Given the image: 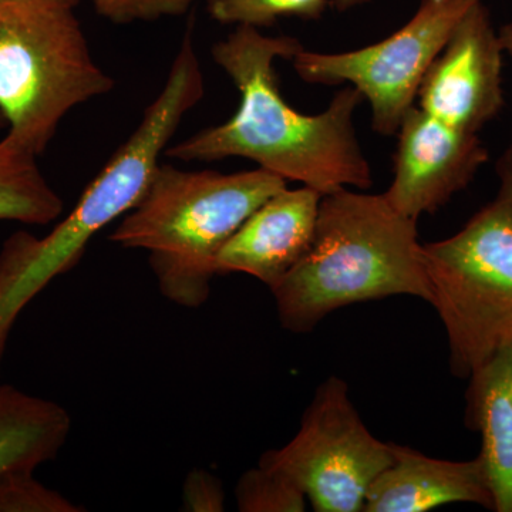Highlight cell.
<instances>
[{
    "label": "cell",
    "mask_w": 512,
    "mask_h": 512,
    "mask_svg": "<svg viewBox=\"0 0 512 512\" xmlns=\"http://www.w3.org/2000/svg\"><path fill=\"white\" fill-rule=\"evenodd\" d=\"M302 49L296 37L266 36L251 26H237L211 50L241 96L237 113L167 147L165 156L188 163L248 158L322 195L369 188L372 168L355 128L356 110L363 101L359 90L346 86L322 113L312 116L299 113L282 97L276 60H291Z\"/></svg>",
    "instance_id": "1"
},
{
    "label": "cell",
    "mask_w": 512,
    "mask_h": 512,
    "mask_svg": "<svg viewBox=\"0 0 512 512\" xmlns=\"http://www.w3.org/2000/svg\"><path fill=\"white\" fill-rule=\"evenodd\" d=\"M204 92L190 28L163 90L134 133L87 185L76 207L46 237L19 231L0 249V352H5L13 323L37 293L79 264L96 234L141 201L160 167L161 154Z\"/></svg>",
    "instance_id": "2"
},
{
    "label": "cell",
    "mask_w": 512,
    "mask_h": 512,
    "mask_svg": "<svg viewBox=\"0 0 512 512\" xmlns=\"http://www.w3.org/2000/svg\"><path fill=\"white\" fill-rule=\"evenodd\" d=\"M271 292L282 326L296 333L355 303L394 295L431 303L417 221L383 194L342 188L323 195L311 248Z\"/></svg>",
    "instance_id": "3"
},
{
    "label": "cell",
    "mask_w": 512,
    "mask_h": 512,
    "mask_svg": "<svg viewBox=\"0 0 512 512\" xmlns=\"http://www.w3.org/2000/svg\"><path fill=\"white\" fill-rule=\"evenodd\" d=\"M288 181L256 168L224 174L160 164L136 207L121 218L110 241L144 249L161 295L184 308L208 301L225 242Z\"/></svg>",
    "instance_id": "4"
},
{
    "label": "cell",
    "mask_w": 512,
    "mask_h": 512,
    "mask_svg": "<svg viewBox=\"0 0 512 512\" xmlns=\"http://www.w3.org/2000/svg\"><path fill=\"white\" fill-rule=\"evenodd\" d=\"M80 0H0V110L6 136L36 157L74 107L104 96L114 80L94 62Z\"/></svg>",
    "instance_id": "5"
},
{
    "label": "cell",
    "mask_w": 512,
    "mask_h": 512,
    "mask_svg": "<svg viewBox=\"0 0 512 512\" xmlns=\"http://www.w3.org/2000/svg\"><path fill=\"white\" fill-rule=\"evenodd\" d=\"M431 305L450 345L451 369L471 376L512 345V188L466 227L443 241L423 244Z\"/></svg>",
    "instance_id": "6"
},
{
    "label": "cell",
    "mask_w": 512,
    "mask_h": 512,
    "mask_svg": "<svg viewBox=\"0 0 512 512\" xmlns=\"http://www.w3.org/2000/svg\"><path fill=\"white\" fill-rule=\"evenodd\" d=\"M478 0H421L413 18L375 45L342 53L306 50L292 57L296 74L309 84H349L372 110V127L393 136L410 109L431 64Z\"/></svg>",
    "instance_id": "7"
},
{
    "label": "cell",
    "mask_w": 512,
    "mask_h": 512,
    "mask_svg": "<svg viewBox=\"0 0 512 512\" xmlns=\"http://www.w3.org/2000/svg\"><path fill=\"white\" fill-rule=\"evenodd\" d=\"M393 460V444L367 430L346 383L330 377L303 414L298 434L262 454L259 466L298 485L315 511L363 512L370 485Z\"/></svg>",
    "instance_id": "8"
},
{
    "label": "cell",
    "mask_w": 512,
    "mask_h": 512,
    "mask_svg": "<svg viewBox=\"0 0 512 512\" xmlns=\"http://www.w3.org/2000/svg\"><path fill=\"white\" fill-rule=\"evenodd\" d=\"M504 55L490 12L478 0L424 76L417 106L447 126L478 134L505 106Z\"/></svg>",
    "instance_id": "9"
},
{
    "label": "cell",
    "mask_w": 512,
    "mask_h": 512,
    "mask_svg": "<svg viewBox=\"0 0 512 512\" xmlns=\"http://www.w3.org/2000/svg\"><path fill=\"white\" fill-rule=\"evenodd\" d=\"M396 134L394 177L383 195L394 210L412 220L443 207L488 161L478 134L447 126L417 104Z\"/></svg>",
    "instance_id": "10"
},
{
    "label": "cell",
    "mask_w": 512,
    "mask_h": 512,
    "mask_svg": "<svg viewBox=\"0 0 512 512\" xmlns=\"http://www.w3.org/2000/svg\"><path fill=\"white\" fill-rule=\"evenodd\" d=\"M322 197L305 185L276 192L220 249L218 274L242 272L274 288L311 248Z\"/></svg>",
    "instance_id": "11"
},
{
    "label": "cell",
    "mask_w": 512,
    "mask_h": 512,
    "mask_svg": "<svg viewBox=\"0 0 512 512\" xmlns=\"http://www.w3.org/2000/svg\"><path fill=\"white\" fill-rule=\"evenodd\" d=\"M394 460L367 491L363 512H426L473 503L493 508L483 461H448L393 444Z\"/></svg>",
    "instance_id": "12"
},
{
    "label": "cell",
    "mask_w": 512,
    "mask_h": 512,
    "mask_svg": "<svg viewBox=\"0 0 512 512\" xmlns=\"http://www.w3.org/2000/svg\"><path fill=\"white\" fill-rule=\"evenodd\" d=\"M512 345L471 375V416L483 434L485 477L493 510L512 512Z\"/></svg>",
    "instance_id": "13"
},
{
    "label": "cell",
    "mask_w": 512,
    "mask_h": 512,
    "mask_svg": "<svg viewBox=\"0 0 512 512\" xmlns=\"http://www.w3.org/2000/svg\"><path fill=\"white\" fill-rule=\"evenodd\" d=\"M72 430L59 403L0 384V477L55 460Z\"/></svg>",
    "instance_id": "14"
},
{
    "label": "cell",
    "mask_w": 512,
    "mask_h": 512,
    "mask_svg": "<svg viewBox=\"0 0 512 512\" xmlns=\"http://www.w3.org/2000/svg\"><path fill=\"white\" fill-rule=\"evenodd\" d=\"M63 201L47 183L37 157L12 138L0 140V221L47 225L62 215Z\"/></svg>",
    "instance_id": "15"
},
{
    "label": "cell",
    "mask_w": 512,
    "mask_h": 512,
    "mask_svg": "<svg viewBox=\"0 0 512 512\" xmlns=\"http://www.w3.org/2000/svg\"><path fill=\"white\" fill-rule=\"evenodd\" d=\"M328 0H208V13L222 25L271 28L281 18L318 19Z\"/></svg>",
    "instance_id": "16"
},
{
    "label": "cell",
    "mask_w": 512,
    "mask_h": 512,
    "mask_svg": "<svg viewBox=\"0 0 512 512\" xmlns=\"http://www.w3.org/2000/svg\"><path fill=\"white\" fill-rule=\"evenodd\" d=\"M235 501L241 512H302L308 507V498L298 485L259 464L239 478Z\"/></svg>",
    "instance_id": "17"
},
{
    "label": "cell",
    "mask_w": 512,
    "mask_h": 512,
    "mask_svg": "<svg viewBox=\"0 0 512 512\" xmlns=\"http://www.w3.org/2000/svg\"><path fill=\"white\" fill-rule=\"evenodd\" d=\"M80 505L39 483L33 471L0 477V512H80Z\"/></svg>",
    "instance_id": "18"
},
{
    "label": "cell",
    "mask_w": 512,
    "mask_h": 512,
    "mask_svg": "<svg viewBox=\"0 0 512 512\" xmlns=\"http://www.w3.org/2000/svg\"><path fill=\"white\" fill-rule=\"evenodd\" d=\"M100 16L116 23L153 22L185 15L195 0H92Z\"/></svg>",
    "instance_id": "19"
},
{
    "label": "cell",
    "mask_w": 512,
    "mask_h": 512,
    "mask_svg": "<svg viewBox=\"0 0 512 512\" xmlns=\"http://www.w3.org/2000/svg\"><path fill=\"white\" fill-rule=\"evenodd\" d=\"M183 511L221 512L225 510V493L220 478L207 470L188 473L183 485Z\"/></svg>",
    "instance_id": "20"
},
{
    "label": "cell",
    "mask_w": 512,
    "mask_h": 512,
    "mask_svg": "<svg viewBox=\"0 0 512 512\" xmlns=\"http://www.w3.org/2000/svg\"><path fill=\"white\" fill-rule=\"evenodd\" d=\"M498 175L500 180L507 183L512 188V143L505 151L503 158L498 161Z\"/></svg>",
    "instance_id": "21"
},
{
    "label": "cell",
    "mask_w": 512,
    "mask_h": 512,
    "mask_svg": "<svg viewBox=\"0 0 512 512\" xmlns=\"http://www.w3.org/2000/svg\"><path fill=\"white\" fill-rule=\"evenodd\" d=\"M498 36H500L501 46H503L505 55L512 60V22L501 26L498 29Z\"/></svg>",
    "instance_id": "22"
},
{
    "label": "cell",
    "mask_w": 512,
    "mask_h": 512,
    "mask_svg": "<svg viewBox=\"0 0 512 512\" xmlns=\"http://www.w3.org/2000/svg\"><path fill=\"white\" fill-rule=\"evenodd\" d=\"M363 2H366V0H335V5L339 10H348Z\"/></svg>",
    "instance_id": "23"
},
{
    "label": "cell",
    "mask_w": 512,
    "mask_h": 512,
    "mask_svg": "<svg viewBox=\"0 0 512 512\" xmlns=\"http://www.w3.org/2000/svg\"><path fill=\"white\" fill-rule=\"evenodd\" d=\"M5 128H8V120H6L3 111L0 110V131L5 130Z\"/></svg>",
    "instance_id": "24"
},
{
    "label": "cell",
    "mask_w": 512,
    "mask_h": 512,
    "mask_svg": "<svg viewBox=\"0 0 512 512\" xmlns=\"http://www.w3.org/2000/svg\"><path fill=\"white\" fill-rule=\"evenodd\" d=\"M511 393H512V376H511Z\"/></svg>",
    "instance_id": "25"
}]
</instances>
